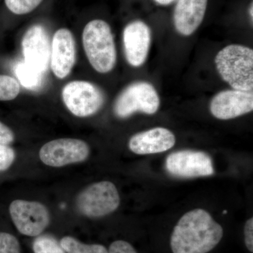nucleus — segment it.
Masks as SVG:
<instances>
[{
	"label": "nucleus",
	"mask_w": 253,
	"mask_h": 253,
	"mask_svg": "<svg viewBox=\"0 0 253 253\" xmlns=\"http://www.w3.org/2000/svg\"><path fill=\"white\" fill-rule=\"evenodd\" d=\"M253 2H251V5H250V6H249V14L250 18H251V21H252L253 20Z\"/></svg>",
	"instance_id": "bb28decb"
},
{
	"label": "nucleus",
	"mask_w": 253,
	"mask_h": 253,
	"mask_svg": "<svg viewBox=\"0 0 253 253\" xmlns=\"http://www.w3.org/2000/svg\"><path fill=\"white\" fill-rule=\"evenodd\" d=\"M4 1L6 7L13 14L25 15L37 9L43 0H4Z\"/></svg>",
	"instance_id": "aec40b11"
},
{
	"label": "nucleus",
	"mask_w": 253,
	"mask_h": 253,
	"mask_svg": "<svg viewBox=\"0 0 253 253\" xmlns=\"http://www.w3.org/2000/svg\"><path fill=\"white\" fill-rule=\"evenodd\" d=\"M210 110L214 118L223 121L234 119L252 112L253 91H221L211 100Z\"/></svg>",
	"instance_id": "9b49d317"
},
{
	"label": "nucleus",
	"mask_w": 253,
	"mask_h": 253,
	"mask_svg": "<svg viewBox=\"0 0 253 253\" xmlns=\"http://www.w3.org/2000/svg\"><path fill=\"white\" fill-rule=\"evenodd\" d=\"M160 104L157 91L151 83L136 82L126 86L118 96L113 110L118 118H126L138 112L154 114Z\"/></svg>",
	"instance_id": "20e7f679"
},
{
	"label": "nucleus",
	"mask_w": 253,
	"mask_h": 253,
	"mask_svg": "<svg viewBox=\"0 0 253 253\" xmlns=\"http://www.w3.org/2000/svg\"><path fill=\"white\" fill-rule=\"evenodd\" d=\"M216 68L221 78L234 89H253V50L241 44H230L216 55Z\"/></svg>",
	"instance_id": "f03ea898"
},
{
	"label": "nucleus",
	"mask_w": 253,
	"mask_h": 253,
	"mask_svg": "<svg viewBox=\"0 0 253 253\" xmlns=\"http://www.w3.org/2000/svg\"><path fill=\"white\" fill-rule=\"evenodd\" d=\"M60 244L67 253H109L102 245L84 244L72 236H65L60 241Z\"/></svg>",
	"instance_id": "f3484780"
},
{
	"label": "nucleus",
	"mask_w": 253,
	"mask_h": 253,
	"mask_svg": "<svg viewBox=\"0 0 253 253\" xmlns=\"http://www.w3.org/2000/svg\"><path fill=\"white\" fill-rule=\"evenodd\" d=\"M166 167L171 175L184 179L214 174L211 156L203 151L194 150H182L169 154L166 159Z\"/></svg>",
	"instance_id": "1a4fd4ad"
},
{
	"label": "nucleus",
	"mask_w": 253,
	"mask_h": 253,
	"mask_svg": "<svg viewBox=\"0 0 253 253\" xmlns=\"http://www.w3.org/2000/svg\"><path fill=\"white\" fill-rule=\"evenodd\" d=\"M24 62L44 74L50 63L51 45L45 28L33 25L25 33L22 41Z\"/></svg>",
	"instance_id": "9d476101"
},
{
	"label": "nucleus",
	"mask_w": 253,
	"mask_h": 253,
	"mask_svg": "<svg viewBox=\"0 0 253 253\" xmlns=\"http://www.w3.org/2000/svg\"><path fill=\"white\" fill-rule=\"evenodd\" d=\"M63 102L67 109L80 118L89 117L99 111L104 104V95L98 86L83 81L68 83L62 90Z\"/></svg>",
	"instance_id": "423d86ee"
},
{
	"label": "nucleus",
	"mask_w": 253,
	"mask_h": 253,
	"mask_svg": "<svg viewBox=\"0 0 253 253\" xmlns=\"http://www.w3.org/2000/svg\"><path fill=\"white\" fill-rule=\"evenodd\" d=\"M14 140V134L12 130L4 123L0 122V144L8 145Z\"/></svg>",
	"instance_id": "393cba45"
},
{
	"label": "nucleus",
	"mask_w": 253,
	"mask_h": 253,
	"mask_svg": "<svg viewBox=\"0 0 253 253\" xmlns=\"http://www.w3.org/2000/svg\"><path fill=\"white\" fill-rule=\"evenodd\" d=\"M173 12L176 31L184 36L194 34L204 21L208 0H176Z\"/></svg>",
	"instance_id": "4468645a"
},
{
	"label": "nucleus",
	"mask_w": 253,
	"mask_h": 253,
	"mask_svg": "<svg viewBox=\"0 0 253 253\" xmlns=\"http://www.w3.org/2000/svg\"><path fill=\"white\" fill-rule=\"evenodd\" d=\"M121 204L119 193L109 181L94 183L78 195L76 205L83 215L91 218L104 217L116 211Z\"/></svg>",
	"instance_id": "39448f33"
},
{
	"label": "nucleus",
	"mask_w": 253,
	"mask_h": 253,
	"mask_svg": "<svg viewBox=\"0 0 253 253\" xmlns=\"http://www.w3.org/2000/svg\"><path fill=\"white\" fill-rule=\"evenodd\" d=\"M244 240L246 248L253 253V218H250L244 226Z\"/></svg>",
	"instance_id": "b1692460"
},
{
	"label": "nucleus",
	"mask_w": 253,
	"mask_h": 253,
	"mask_svg": "<svg viewBox=\"0 0 253 253\" xmlns=\"http://www.w3.org/2000/svg\"><path fill=\"white\" fill-rule=\"evenodd\" d=\"M20 92V84L15 78L0 75V101L16 99Z\"/></svg>",
	"instance_id": "a211bd4d"
},
{
	"label": "nucleus",
	"mask_w": 253,
	"mask_h": 253,
	"mask_svg": "<svg viewBox=\"0 0 253 253\" xmlns=\"http://www.w3.org/2000/svg\"><path fill=\"white\" fill-rule=\"evenodd\" d=\"M175 143V136L172 131L164 127H156L131 136L129 148L138 155L159 154L172 149Z\"/></svg>",
	"instance_id": "2eb2a0df"
},
{
	"label": "nucleus",
	"mask_w": 253,
	"mask_h": 253,
	"mask_svg": "<svg viewBox=\"0 0 253 253\" xmlns=\"http://www.w3.org/2000/svg\"><path fill=\"white\" fill-rule=\"evenodd\" d=\"M15 73L20 83L28 89L36 90L42 84L43 73L26 63H18L15 68Z\"/></svg>",
	"instance_id": "dca6fc26"
},
{
	"label": "nucleus",
	"mask_w": 253,
	"mask_h": 253,
	"mask_svg": "<svg viewBox=\"0 0 253 253\" xmlns=\"http://www.w3.org/2000/svg\"><path fill=\"white\" fill-rule=\"evenodd\" d=\"M89 145L81 139H55L41 148L40 158L50 167L60 168L67 165L83 162L89 157Z\"/></svg>",
	"instance_id": "0eeeda50"
},
{
	"label": "nucleus",
	"mask_w": 253,
	"mask_h": 253,
	"mask_svg": "<svg viewBox=\"0 0 253 253\" xmlns=\"http://www.w3.org/2000/svg\"><path fill=\"white\" fill-rule=\"evenodd\" d=\"M35 253H66L60 243L50 236H41L35 240L33 245Z\"/></svg>",
	"instance_id": "6ab92c4d"
},
{
	"label": "nucleus",
	"mask_w": 253,
	"mask_h": 253,
	"mask_svg": "<svg viewBox=\"0 0 253 253\" xmlns=\"http://www.w3.org/2000/svg\"><path fill=\"white\" fill-rule=\"evenodd\" d=\"M109 253H138L129 243L119 240L113 242L110 246Z\"/></svg>",
	"instance_id": "5701e85b"
},
{
	"label": "nucleus",
	"mask_w": 253,
	"mask_h": 253,
	"mask_svg": "<svg viewBox=\"0 0 253 253\" xmlns=\"http://www.w3.org/2000/svg\"><path fill=\"white\" fill-rule=\"evenodd\" d=\"M83 43L86 57L95 71L100 73L112 71L117 54L109 23L101 19L89 21L83 30Z\"/></svg>",
	"instance_id": "7ed1b4c3"
},
{
	"label": "nucleus",
	"mask_w": 253,
	"mask_h": 253,
	"mask_svg": "<svg viewBox=\"0 0 253 253\" xmlns=\"http://www.w3.org/2000/svg\"><path fill=\"white\" fill-rule=\"evenodd\" d=\"M0 253H21L17 239L8 233L0 232Z\"/></svg>",
	"instance_id": "412c9836"
},
{
	"label": "nucleus",
	"mask_w": 253,
	"mask_h": 253,
	"mask_svg": "<svg viewBox=\"0 0 253 253\" xmlns=\"http://www.w3.org/2000/svg\"><path fill=\"white\" fill-rule=\"evenodd\" d=\"M154 1L156 4L160 5V6H168V5L172 4L176 0H154Z\"/></svg>",
	"instance_id": "a878e982"
},
{
	"label": "nucleus",
	"mask_w": 253,
	"mask_h": 253,
	"mask_svg": "<svg viewBox=\"0 0 253 253\" xmlns=\"http://www.w3.org/2000/svg\"><path fill=\"white\" fill-rule=\"evenodd\" d=\"M16 154L14 150L7 145L0 144V172L11 167L14 163Z\"/></svg>",
	"instance_id": "4be33fe9"
},
{
	"label": "nucleus",
	"mask_w": 253,
	"mask_h": 253,
	"mask_svg": "<svg viewBox=\"0 0 253 253\" xmlns=\"http://www.w3.org/2000/svg\"><path fill=\"white\" fill-rule=\"evenodd\" d=\"M76 63V43L71 31L61 28L54 33L51 46L50 65L56 78L64 79Z\"/></svg>",
	"instance_id": "ddd939ff"
},
{
	"label": "nucleus",
	"mask_w": 253,
	"mask_h": 253,
	"mask_svg": "<svg viewBox=\"0 0 253 253\" xmlns=\"http://www.w3.org/2000/svg\"><path fill=\"white\" fill-rule=\"evenodd\" d=\"M9 213L16 229L25 236H39L49 224L47 208L36 201L15 200L10 204Z\"/></svg>",
	"instance_id": "6e6552de"
},
{
	"label": "nucleus",
	"mask_w": 253,
	"mask_h": 253,
	"mask_svg": "<svg viewBox=\"0 0 253 253\" xmlns=\"http://www.w3.org/2000/svg\"><path fill=\"white\" fill-rule=\"evenodd\" d=\"M151 33L146 23L140 20L128 23L123 31V44L127 62L140 67L146 61L151 44Z\"/></svg>",
	"instance_id": "f8f14e48"
},
{
	"label": "nucleus",
	"mask_w": 253,
	"mask_h": 253,
	"mask_svg": "<svg viewBox=\"0 0 253 253\" xmlns=\"http://www.w3.org/2000/svg\"><path fill=\"white\" fill-rule=\"evenodd\" d=\"M222 226L203 209H195L180 218L173 229L170 248L173 253H208L220 242Z\"/></svg>",
	"instance_id": "f257e3e1"
}]
</instances>
